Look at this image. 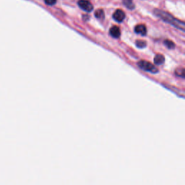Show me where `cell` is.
Masks as SVG:
<instances>
[{"label":"cell","mask_w":185,"mask_h":185,"mask_svg":"<svg viewBox=\"0 0 185 185\" xmlns=\"http://www.w3.org/2000/svg\"><path fill=\"white\" fill-rule=\"evenodd\" d=\"M154 14H155L156 16L159 17L164 20V22H166L169 24H171V25L174 26V27L177 28L178 29L182 30V31H184V23L182 21H180L179 20L176 19L175 17L171 16L170 14L167 13L164 11L158 10H154Z\"/></svg>","instance_id":"obj_1"},{"label":"cell","mask_w":185,"mask_h":185,"mask_svg":"<svg viewBox=\"0 0 185 185\" xmlns=\"http://www.w3.org/2000/svg\"><path fill=\"white\" fill-rule=\"evenodd\" d=\"M138 65L140 69H142V70H145V71L146 72H151V73H157L158 72V69L156 68L155 65H153V64L150 63L147 61H144V60L140 61L138 63Z\"/></svg>","instance_id":"obj_2"},{"label":"cell","mask_w":185,"mask_h":185,"mask_svg":"<svg viewBox=\"0 0 185 185\" xmlns=\"http://www.w3.org/2000/svg\"><path fill=\"white\" fill-rule=\"evenodd\" d=\"M78 5L83 10L87 12H91L93 10V6L88 0H79Z\"/></svg>","instance_id":"obj_3"},{"label":"cell","mask_w":185,"mask_h":185,"mask_svg":"<svg viewBox=\"0 0 185 185\" xmlns=\"http://www.w3.org/2000/svg\"><path fill=\"white\" fill-rule=\"evenodd\" d=\"M113 18L118 23H122L125 18V13L122 10H116L113 15Z\"/></svg>","instance_id":"obj_4"},{"label":"cell","mask_w":185,"mask_h":185,"mask_svg":"<svg viewBox=\"0 0 185 185\" xmlns=\"http://www.w3.org/2000/svg\"><path fill=\"white\" fill-rule=\"evenodd\" d=\"M135 31L136 34H140V35H141V36H144L147 34L146 26H145V25H142V24L136 25L135 28Z\"/></svg>","instance_id":"obj_5"},{"label":"cell","mask_w":185,"mask_h":185,"mask_svg":"<svg viewBox=\"0 0 185 185\" xmlns=\"http://www.w3.org/2000/svg\"><path fill=\"white\" fill-rule=\"evenodd\" d=\"M109 34L111 35L113 38H119L121 35L120 28L117 27V26H113V27H112L109 30Z\"/></svg>","instance_id":"obj_6"},{"label":"cell","mask_w":185,"mask_h":185,"mask_svg":"<svg viewBox=\"0 0 185 185\" xmlns=\"http://www.w3.org/2000/svg\"><path fill=\"white\" fill-rule=\"evenodd\" d=\"M165 61V58L162 54H157L156 55L155 58H154V63L157 65H160L164 64Z\"/></svg>","instance_id":"obj_7"},{"label":"cell","mask_w":185,"mask_h":185,"mask_svg":"<svg viewBox=\"0 0 185 185\" xmlns=\"http://www.w3.org/2000/svg\"><path fill=\"white\" fill-rule=\"evenodd\" d=\"M95 16H96V18L103 20L104 18V12L101 9H99V10H96V12H95Z\"/></svg>","instance_id":"obj_8"},{"label":"cell","mask_w":185,"mask_h":185,"mask_svg":"<svg viewBox=\"0 0 185 185\" xmlns=\"http://www.w3.org/2000/svg\"><path fill=\"white\" fill-rule=\"evenodd\" d=\"M124 4L129 10H133L135 8V4L133 3V0H124Z\"/></svg>","instance_id":"obj_9"},{"label":"cell","mask_w":185,"mask_h":185,"mask_svg":"<svg viewBox=\"0 0 185 185\" xmlns=\"http://www.w3.org/2000/svg\"><path fill=\"white\" fill-rule=\"evenodd\" d=\"M135 44H136V46H137V47L140 48H145V46H146L147 43H146V42H145V41L138 40L137 41H136Z\"/></svg>","instance_id":"obj_10"},{"label":"cell","mask_w":185,"mask_h":185,"mask_svg":"<svg viewBox=\"0 0 185 185\" xmlns=\"http://www.w3.org/2000/svg\"><path fill=\"white\" fill-rule=\"evenodd\" d=\"M164 44L166 45L167 48H170V49H171V48H174L175 46V44L174 43V42H172V41L170 40H165Z\"/></svg>","instance_id":"obj_11"},{"label":"cell","mask_w":185,"mask_h":185,"mask_svg":"<svg viewBox=\"0 0 185 185\" xmlns=\"http://www.w3.org/2000/svg\"><path fill=\"white\" fill-rule=\"evenodd\" d=\"M45 3L48 5H54L56 4V0H44Z\"/></svg>","instance_id":"obj_12"}]
</instances>
